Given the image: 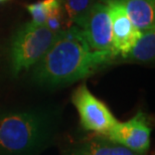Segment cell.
Here are the masks:
<instances>
[{
    "label": "cell",
    "instance_id": "cell-6",
    "mask_svg": "<svg viewBox=\"0 0 155 155\" xmlns=\"http://www.w3.org/2000/svg\"><path fill=\"white\" fill-rule=\"evenodd\" d=\"M150 132L145 115L139 112L127 122H117L106 136L116 143L142 154L150 146Z\"/></svg>",
    "mask_w": 155,
    "mask_h": 155
},
{
    "label": "cell",
    "instance_id": "cell-1",
    "mask_svg": "<svg viewBox=\"0 0 155 155\" xmlns=\"http://www.w3.org/2000/svg\"><path fill=\"white\" fill-rule=\"evenodd\" d=\"M112 51H94L82 29L72 25L61 30L45 54L36 64L33 78L45 86H61L90 77L112 63Z\"/></svg>",
    "mask_w": 155,
    "mask_h": 155
},
{
    "label": "cell",
    "instance_id": "cell-5",
    "mask_svg": "<svg viewBox=\"0 0 155 155\" xmlns=\"http://www.w3.org/2000/svg\"><path fill=\"white\" fill-rule=\"evenodd\" d=\"M78 26L82 29L92 49L112 51L116 54L113 46L112 22L109 8L104 0L96 3Z\"/></svg>",
    "mask_w": 155,
    "mask_h": 155
},
{
    "label": "cell",
    "instance_id": "cell-12",
    "mask_svg": "<svg viewBox=\"0 0 155 155\" xmlns=\"http://www.w3.org/2000/svg\"><path fill=\"white\" fill-rule=\"evenodd\" d=\"M100 0H61L67 20L71 26L79 25L94 5Z\"/></svg>",
    "mask_w": 155,
    "mask_h": 155
},
{
    "label": "cell",
    "instance_id": "cell-4",
    "mask_svg": "<svg viewBox=\"0 0 155 155\" xmlns=\"http://www.w3.org/2000/svg\"><path fill=\"white\" fill-rule=\"evenodd\" d=\"M72 101L79 112L81 124L88 131L106 136L118 122L109 108L96 98L85 84L76 89Z\"/></svg>",
    "mask_w": 155,
    "mask_h": 155
},
{
    "label": "cell",
    "instance_id": "cell-8",
    "mask_svg": "<svg viewBox=\"0 0 155 155\" xmlns=\"http://www.w3.org/2000/svg\"><path fill=\"white\" fill-rule=\"evenodd\" d=\"M33 22L43 24L52 31L60 32L71 25L67 20L61 0H42L27 5Z\"/></svg>",
    "mask_w": 155,
    "mask_h": 155
},
{
    "label": "cell",
    "instance_id": "cell-3",
    "mask_svg": "<svg viewBox=\"0 0 155 155\" xmlns=\"http://www.w3.org/2000/svg\"><path fill=\"white\" fill-rule=\"evenodd\" d=\"M58 32L33 21L27 22L15 33L11 42V70L14 75L29 69L40 61Z\"/></svg>",
    "mask_w": 155,
    "mask_h": 155
},
{
    "label": "cell",
    "instance_id": "cell-14",
    "mask_svg": "<svg viewBox=\"0 0 155 155\" xmlns=\"http://www.w3.org/2000/svg\"><path fill=\"white\" fill-rule=\"evenodd\" d=\"M2 1H5V0H0V2H2Z\"/></svg>",
    "mask_w": 155,
    "mask_h": 155
},
{
    "label": "cell",
    "instance_id": "cell-7",
    "mask_svg": "<svg viewBox=\"0 0 155 155\" xmlns=\"http://www.w3.org/2000/svg\"><path fill=\"white\" fill-rule=\"evenodd\" d=\"M109 8L112 22L113 46L117 55L125 58L137 41L141 31L131 22L119 0H104Z\"/></svg>",
    "mask_w": 155,
    "mask_h": 155
},
{
    "label": "cell",
    "instance_id": "cell-10",
    "mask_svg": "<svg viewBox=\"0 0 155 155\" xmlns=\"http://www.w3.org/2000/svg\"><path fill=\"white\" fill-rule=\"evenodd\" d=\"M131 22L140 30L154 26V0H119Z\"/></svg>",
    "mask_w": 155,
    "mask_h": 155
},
{
    "label": "cell",
    "instance_id": "cell-9",
    "mask_svg": "<svg viewBox=\"0 0 155 155\" xmlns=\"http://www.w3.org/2000/svg\"><path fill=\"white\" fill-rule=\"evenodd\" d=\"M76 151L81 155H139L107 136L99 134L83 141Z\"/></svg>",
    "mask_w": 155,
    "mask_h": 155
},
{
    "label": "cell",
    "instance_id": "cell-11",
    "mask_svg": "<svg viewBox=\"0 0 155 155\" xmlns=\"http://www.w3.org/2000/svg\"><path fill=\"white\" fill-rule=\"evenodd\" d=\"M155 54V31L154 26L141 31V35L125 58L137 61H149Z\"/></svg>",
    "mask_w": 155,
    "mask_h": 155
},
{
    "label": "cell",
    "instance_id": "cell-2",
    "mask_svg": "<svg viewBox=\"0 0 155 155\" xmlns=\"http://www.w3.org/2000/svg\"><path fill=\"white\" fill-rule=\"evenodd\" d=\"M58 120L39 108L0 112V155H39L54 142Z\"/></svg>",
    "mask_w": 155,
    "mask_h": 155
},
{
    "label": "cell",
    "instance_id": "cell-13",
    "mask_svg": "<svg viewBox=\"0 0 155 155\" xmlns=\"http://www.w3.org/2000/svg\"><path fill=\"white\" fill-rule=\"evenodd\" d=\"M69 155H81V154L79 152H77V151L75 150V151H73V152H71Z\"/></svg>",
    "mask_w": 155,
    "mask_h": 155
}]
</instances>
